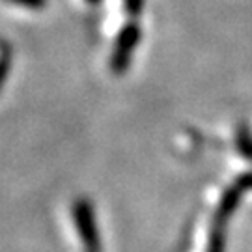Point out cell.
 <instances>
[{
	"label": "cell",
	"mask_w": 252,
	"mask_h": 252,
	"mask_svg": "<svg viewBox=\"0 0 252 252\" xmlns=\"http://www.w3.org/2000/svg\"><path fill=\"white\" fill-rule=\"evenodd\" d=\"M126 11L129 13V17H140L142 8H144V0H124Z\"/></svg>",
	"instance_id": "277c9868"
},
{
	"label": "cell",
	"mask_w": 252,
	"mask_h": 252,
	"mask_svg": "<svg viewBox=\"0 0 252 252\" xmlns=\"http://www.w3.org/2000/svg\"><path fill=\"white\" fill-rule=\"evenodd\" d=\"M142 37V28L135 21H129L126 27L120 30L116 37V45L110 56V69L114 73H124L131 63L133 53Z\"/></svg>",
	"instance_id": "6da1fadb"
},
{
	"label": "cell",
	"mask_w": 252,
	"mask_h": 252,
	"mask_svg": "<svg viewBox=\"0 0 252 252\" xmlns=\"http://www.w3.org/2000/svg\"><path fill=\"white\" fill-rule=\"evenodd\" d=\"M6 2L25 9H41L47 6V0H6Z\"/></svg>",
	"instance_id": "3957f363"
},
{
	"label": "cell",
	"mask_w": 252,
	"mask_h": 252,
	"mask_svg": "<svg viewBox=\"0 0 252 252\" xmlns=\"http://www.w3.org/2000/svg\"><path fill=\"white\" fill-rule=\"evenodd\" d=\"M86 2H88V4H99L101 0H86Z\"/></svg>",
	"instance_id": "5b68a950"
},
{
	"label": "cell",
	"mask_w": 252,
	"mask_h": 252,
	"mask_svg": "<svg viewBox=\"0 0 252 252\" xmlns=\"http://www.w3.org/2000/svg\"><path fill=\"white\" fill-rule=\"evenodd\" d=\"M9 65H11V56H9L8 47H4L2 53H0V88L4 86V82L8 79Z\"/></svg>",
	"instance_id": "7a4b0ae2"
}]
</instances>
